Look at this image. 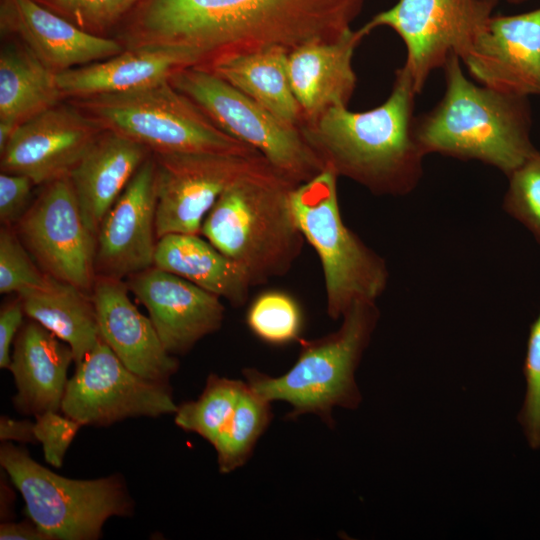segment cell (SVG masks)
<instances>
[{
  "label": "cell",
  "instance_id": "1",
  "mask_svg": "<svg viewBox=\"0 0 540 540\" xmlns=\"http://www.w3.org/2000/svg\"><path fill=\"white\" fill-rule=\"evenodd\" d=\"M366 0H142L124 19L125 48L188 51L195 67L280 48L332 42L350 32ZM121 23V24H122Z\"/></svg>",
  "mask_w": 540,
  "mask_h": 540
},
{
  "label": "cell",
  "instance_id": "2",
  "mask_svg": "<svg viewBox=\"0 0 540 540\" xmlns=\"http://www.w3.org/2000/svg\"><path fill=\"white\" fill-rule=\"evenodd\" d=\"M417 92L402 66L388 98L364 112L347 106L327 109L299 126L324 168L349 178L375 195L402 196L423 176V159L414 134Z\"/></svg>",
  "mask_w": 540,
  "mask_h": 540
},
{
  "label": "cell",
  "instance_id": "3",
  "mask_svg": "<svg viewBox=\"0 0 540 540\" xmlns=\"http://www.w3.org/2000/svg\"><path fill=\"white\" fill-rule=\"evenodd\" d=\"M445 91L430 111L415 117L414 134L425 155L477 160L506 176L537 149L531 140L528 97L470 81L452 54L443 66Z\"/></svg>",
  "mask_w": 540,
  "mask_h": 540
},
{
  "label": "cell",
  "instance_id": "4",
  "mask_svg": "<svg viewBox=\"0 0 540 540\" xmlns=\"http://www.w3.org/2000/svg\"><path fill=\"white\" fill-rule=\"evenodd\" d=\"M296 186L281 173L245 180L203 220L200 235L237 262L253 287L285 275L301 254L305 238L291 203Z\"/></svg>",
  "mask_w": 540,
  "mask_h": 540
},
{
  "label": "cell",
  "instance_id": "5",
  "mask_svg": "<svg viewBox=\"0 0 540 540\" xmlns=\"http://www.w3.org/2000/svg\"><path fill=\"white\" fill-rule=\"evenodd\" d=\"M379 317L375 301L355 302L337 331L315 340L299 339L298 359L285 374L272 377L247 368V383L269 402L289 403V418L314 413L332 426L333 408L356 409L361 402L354 375Z\"/></svg>",
  "mask_w": 540,
  "mask_h": 540
},
{
  "label": "cell",
  "instance_id": "6",
  "mask_svg": "<svg viewBox=\"0 0 540 540\" xmlns=\"http://www.w3.org/2000/svg\"><path fill=\"white\" fill-rule=\"evenodd\" d=\"M67 100L105 130L121 134L152 153H259L222 131L169 80L126 92Z\"/></svg>",
  "mask_w": 540,
  "mask_h": 540
},
{
  "label": "cell",
  "instance_id": "7",
  "mask_svg": "<svg viewBox=\"0 0 540 540\" xmlns=\"http://www.w3.org/2000/svg\"><path fill=\"white\" fill-rule=\"evenodd\" d=\"M337 179L324 168L291 193L297 224L322 265L326 310L333 320L342 318L355 302H376L389 280L385 260L344 223Z\"/></svg>",
  "mask_w": 540,
  "mask_h": 540
},
{
  "label": "cell",
  "instance_id": "8",
  "mask_svg": "<svg viewBox=\"0 0 540 540\" xmlns=\"http://www.w3.org/2000/svg\"><path fill=\"white\" fill-rule=\"evenodd\" d=\"M0 464L25 501L26 511L51 539L95 540L105 521L132 512V500L116 475L69 479L34 461L24 447L5 442Z\"/></svg>",
  "mask_w": 540,
  "mask_h": 540
},
{
  "label": "cell",
  "instance_id": "9",
  "mask_svg": "<svg viewBox=\"0 0 540 540\" xmlns=\"http://www.w3.org/2000/svg\"><path fill=\"white\" fill-rule=\"evenodd\" d=\"M169 81L222 131L258 151L297 185L324 169L299 128L286 126L219 76L191 66L175 72Z\"/></svg>",
  "mask_w": 540,
  "mask_h": 540
},
{
  "label": "cell",
  "instance_id": "10",
  "mask_svg": "<svg viewBox=\"0 0 540 540\" xmlns=\"http://www.w3.org/2000/svg\"><path fill=\"white\" fill-rule=\"evenodd\" d=\"M501 0H398L360 30L367 36L389 27L406 48L403 67L420 94L433 71L455 54L461 61Z\"/></svg>",
  "mask_w": 540,
  "mask_h": 540
},
{
  "label": "cell",
  "instance_id": "11",
  "mask_svg": "<svg viewBox=\"0 0 540 540\" xmlns=\"http://www.w3.org/2000/svg\"><path fill=\"white\" fill-rule=\"evenodd\" d=\"M152 155L158 239L170 233L200 235L206 214L226 190L248 179L280 173L259 153Z\"/></svg>",
  "mask_w": 540,
  "mask_h": 540
},
{
  "label": "cell",
  "instance_id": "12",
  "mask_svg": "<svg viewBox=\"0 0 540 540\" xmlns=\"http://www.w3.org/2000/svg\"><path fill=\"white\" fill-rule=\"evenodd\" d=\"M14 226L46 274L91 293L97 277L96 235L83 219L69 176L45 184Z\"/></svg>",
  "mask_w": 540,
  "mask_h": 540
},
{
  "label": "cell",
  "instance_id": "13",
  "mask_svg": "<svg viewBox=\"0 0 540 540\" xmlns=\"http://www.w3.org/2000/svg\"><path fill=\"white\" fill-rule=\"evenodd\" d=\"M82 425L107 426L138 416L175 413L168 384L128 369L100 337L68 380L60 409Z\"/></svg>",
  "mask_w": 540,
  "mask_h": 540
},
{
  "label": "cell",
  "instance_id": "14",
  "mask_svg": "<svg viewBox=\"0 0 540 540\" xmlns=\"http://www.w3.org/2000/svg\"><path fill=\"white\" fill-rule=\"evenodd\" d=\"M105 129L70 101L20 124L0 153L1 172L22 174L35 185L69 176Z\"/></svg>",
  "mask_w": 540,
  "mask_h": 540
},
{
  "label": "cell",
  "instance_id": "15",
  "mask_svg": "<svg viewBox=\"0 0 540 540\" xmlns=\"http://www.w3.org/2000/svg\"><path fill=\"white\" fill-rule=\"evenodd\" d=\"M469 75L493 90L540 96V7L494 14L462 60Z\"/></svg>",
  "mask_w": 540,
  "mask_h": 540
},
{
  "label": "cell",
  "instance_id": "16",
  "mask_svg": "<svg viewBox=\"0 0 540 540\" xmlns=\"http://www.w3.org/2000/svg\"><path fill=\"white\" fill-rule=\"evenodd\" d=\"M155 163L152 152L103 218L96 235L97 276L127 278L154 265Z\"/></svg>",
  "mask_w": 540,
  "mask_h": 540
},
{
  "label": "cell",
  "instance_id": "17",
  "mask_svg": "<svg viewBox=\"0 0 540 540\" xmlns=\"http://www.w3.org/2000/svg\"><path fill=\"white\" fill-rule=\"evenodd\" d=\"M129 291L148 310L171 355L185 354L220 329L225 308L220 297L155 266L127 277Z\"/></svg>",
  "mask_w": 540,
  "mask_h": 540
},
{
  "label": "cell",
  "instance_id": "18",
  "mask_svg": "<svg viewBox=\"0 0 540 540\" xmlns=\"http://www.w3.org/2000/svg\"><path fill=\"white\" fill-rule=\"evenodd\" d=\"M0 29L21 41L53 73L121 53L118 40L81 30L34 0H1Z\"/></svg>",
  "mask_w": 540,
  "mask_h": 540
},
{
  "label": "cell",
  "instance_id": "19",
  "mask_svg": "<svg viewBox=\"0 0 540 540\" xmlns=\"http://www.w3.org/2000/svg\"><path fill=\"white\" fill-rule=\"evenodd\" d=\"M123 279L97 276L91 291L100 337L137 375L168 384L178 361L165 349L150 318L129 297Z\"/></svg>",
  "mask_w": 540,
  "mask_h": 540
},
{
  "label": "cell",
  "instance_id": "20",
  "mask_svg": "<svg viewBox=\"0 0 540 540\" xmlns=\"http://www.w3.org/2000/svg\"><path fill=\"white\" fill-rule=\"evenodd\" d=\"M364 37L360 29L351 30L338 40L310 43L288 54V74L301 123L331 107L347 106L357 82L352 58Z\"/></svg>",
  "mask_w": 540,
  "mask_h": 540
},
{
  "label": "cell",
  "instance_id": "21",
  "mask_svg": "<svg viewBox=\"0 0 540 540\" xmlns=\"http://www.w3.org/2000/svg\"><path fill=\"white\" fill-rule=\"evenodd\" d=\"M196 65L186 50L160 45L125 48L107 59L56 75L65 99L119 93L168 81L178 70Z\"/></svg>",
  "mask_w": 540,
  "mask_h": 540
},
{
  "label": "cell",
  "instance_id": "22",
  "mask_svg": "<svg viewBox=\"0 0 540 540\" xmlns=\"http://www.w3.org/2000/svg\"><path fill=\"white\" fill-rule=\"evenodd\" d=\"M59 340L32 319L17 333L9 369L17 388L13 403L19 412L37 417L60 411L74 355L70 346Z\"/></svg>",
  "mask_w": 540,
  "mask_h": 540
},
{
  "label": "cell",
  "instance_id": "23",
  "mask_svg": "<svg viewBox=\"0 0 540 540\" xmlns=\"http://www.w3.org/2000/svg\"><path fill=\"white\" fill-rule=\"evenodd\" d=\"M150 154L143 145L104 130L73 168L69 178L83 219L94 235Z\"/></svg>",
  "mask_w": 540,
  "mask_h": 540
},
{
  "label": "cell",
  "instance_id": "24",
  "mask_svg": "<svg viewBox=\"0 0 540 540\" xmlns=\"http://www.w3.org/2000/svg\"><path fill=\"white\" fill-rule=\"evenodd\" d=\"M180 276L233 306L253 287L245 270L198 234L170 233L157 241L154 265Z\"/></svg>",
  "mask_w": 540,
  "mask_h": 540
},
{
  "label": "cell",
  "instance_id": "25",
  "mask_svg": "<svg viewBox=\"0 0 540 540\" xmlns=\"http://www.w3.org/2000/svg\"><path fill=\"white\" fill-rule=\"evenodd\" d=\"M288 53L272 48L216 61L205 69L249 96L283 124L299 128L301 109L291 87Z\"/></svg>",
  "mask_w": 540,
  "mask_h": 540
},
{
  "label": "cell",
  "instance_id": "26",
  "mask_svg": "<svg viewBox=\"0 0 540 540\" xmlns=\"http://www.w3.org/2000/svg\"><path fill=\"white\" fill-rule=\"evenodd\" d=\"M56 75L18 39L2 43L0 121L19 126L64 101Z\"/></svg>",
  "mask_w": 540,
  "mask_h": 540
},
{
  "label": "cell",
  "instance_id": "27",
  "mask_svg": "<svg viewBox=\"0 0 540 540\" xmlns=\"http://www.w3.org/2000/svg\"><path fill=\"white\" fill-rule=\"evenodd\" d=\"M50 276L47 287L18 294L25 314L72 349L79 364L100 339L91 295Z\"/></svg>",
  "mask_w": 540,
  "mask_h": 540
},
{
  "label": "cell",
  "instance_id": "28",
  "mask_svg": "<svg viewBox=\"0 0 540 540\" xmlns=\"http://www.w3.org/2000/svg\"><path fill=\"white\" fill-rule=\"evenodd\" d=\"M247 382L211 374L197 400L185 402L175 412V423L215 446L230 427Z\"/></svg>",
  "mask_w": 540,
  "mask_h": 540
},
{
  "label": "cell",
  "instance_id": "29",
  "mask_svg": "<svg viewBox=\"0 0 540 540\" xmlns=\"http://www.w3.org/2000/svg\"><path fill=\"white\" fill-rule=\"evenodd\" d=\"M271 418L270 402L247 383L230 427L214 446L222 473H229L246 462Z\"/></svg>",
  "mask_w": 540,
  "mask_h": 540
},
{
  "label": "cell",
  "instance_id": "30",
  "mask_svg": "<svg viewBox=\"0 0 540 540\" xmlns=\"http://www.w3.org/2000/svg\"><path fill=\"white\" fill-rule=\"evenodd\" d=\"M302 321L297 301L280 291H267L259 295L246 315L250 330L270 344H285L299 339Z\"/></svg>",
  "mask_w": 540,
  "mask_h": 540
},
{
  "label": "cell",
  "instance_id": "31",
  "mask_svg": "<svg viewBox=\"0 0 540 540\" xmlns=\"http://www.w3.org/2000/svg\"><path fill=\"white\" fill-rule=\"evenodd\" d=\"M88 33L106 36L142 0H34Z\"/></svg>",
  "mask_w": 540,
  "mask_h": 540
},
{
  "label": "cell",
  "instance_id": "32",
  "mask_svg": "<svg viewBox=\"0 0 540 540\" xmlns=\"http://www.w3.org/2000/svg\"><path fill=\"white\" fill-rule=\"evenodd\" d=\"M507 177L503 210L524 225L540 245V150Z\"/></svg>",
  "mask_w": 540,
  "mask_h": 540
},
{
  "label": "cell",
  "instance_id": "33",
  "mask_svg": "<svg viewBox=\"0 0 540 540\" xmlns=\"http://www.w3.org/2000/svg\"><path fill=\"white\" fill-rule=\"evenodd\" d=\"M50 276L35 262L13 226L0 231V292L21 294L48 286Z\"/></svg>",
  "mask_w": 540,
  "mask_h": 540
},
{
  "label": "cell",
  "instance_id": "34",
  "mask_svg": "<svg viewBox=\"0 0 540 540\" xmlns=\"http://www.w3.org/2000/svg\"><path fill=\"white\" fill-rule=\"evenodd\" d=\"M523 373L526 394L518 414L527 441L532 449L540 448V311L530 325Z\"/></svg>",
  "mask_w": 540,
  "mask_h": 540
},
{
  "label": "cell",
  "instance_id": "35",
  "mask_svg": "<svg viewBox=\"0 0 540 540\" xmlns=\"http://www.w3.org/2000/svg\"><path fill=\"white\" fill-rule=\"evenodd\" d=\"M78 421L56 411H47L36 417L35 437L42 444L44 458L55 468H60L64 456L80 427Z\"/></svg>",
  "mask_w": 540,
  "mask_h": 540
},
{
  "label": "cell",
  "instance_id": "36",
  "mask_svg": "<svg viewBox=\"0 0 540 540\" xmlns=\"http://www.w3.org/2000/svg\"><path fill=\"white\" fill-rule=\"evenodd\" d=\"M34 182L16 173L0 174V221L3 226L15 225L28 209Z\"/></svg>",
  "mask_w": 540,
  "mask_h": 540
},
{
  "label": "cell",
  "instance_id": "37",
  "mask_svg": "<svg viewBox=\"0 0 540 540\" xmlns=\"http://www.w3.org/2000/svg\"><path fill=\"white\" fill-rule=\"evenodd\" d=\"M23 304L17 299L6 303L0 311V367L9 369L11 363V346L23 325Z\"/></svg>",
  "mask_w": 540,
  "mask_h": 540
},
{
  "label": "cell",
  "instance_id": "38",
  "mask_svg": "<svg viewBox=\"0 0 540 540\" xmlns=\"http://www.w3.org/2000/svg\"><path fill=\"white\" fill-rule=\"evenodd\" d=\"M0 439L1 441H18L23 443H33L36 440L34 423L29 420H15L8 416L0 417Z\"/></svg>",
  "mask_w": 540,
  "mask_h": 540
},
{
  "label": "cell",
  "instance_id": "39",
  "mask_svg": "<svg viewBox=\"0 0 540 540\" xmlns=\"http://www.w3.org/2000/svg\"><path fill=\"white\" fill-rule=\"evenodd\" d=\"M1 540H52L34 522H4L0 525Z\"/></svg>",
  "mask_w": 540,
  "mask_h": 540
},
{
  "label": "cell",
  "instance_id": "40",
  "mask_svg": "<svg viewBox=\"0 0 540 540\" xmlns=\"http://www.w3.org/2000/svg\"><path fill=\"white\" fill-rule=\"evenodd\" d=\"M18 126L0 121V153L5 149Z\"/></svg>",
  "mask_w": 540,
  "mask_h": 540
},
{
  "label": "cell",
  "instance_id": "41",
  "mask_svg": "<svg viewBox=\"0 0 540 540\" xmlns=\"http://www.w3.org/2000/svg\"><path fill=\"white\" fill-rule=\"evenodd\" d=\"M506 1H507L509 4H514V5H516V4H521V3H523V2L526 1V0H506Z\"/></svg>",
  "mask_w": 540,
  "mask_h": 540
}]
</instances>
